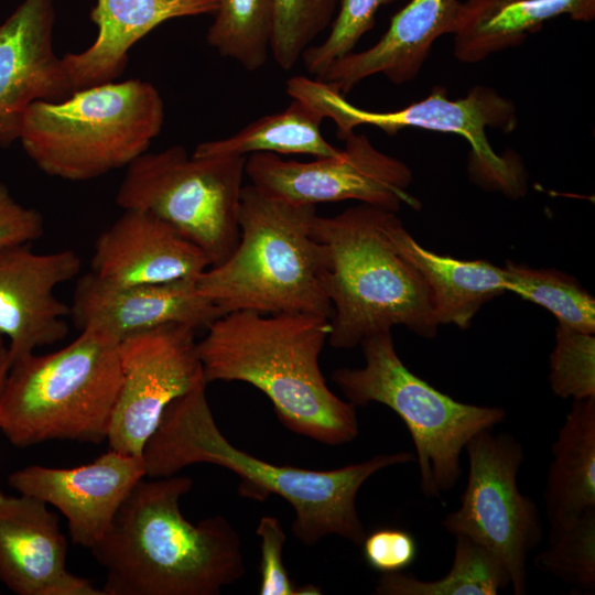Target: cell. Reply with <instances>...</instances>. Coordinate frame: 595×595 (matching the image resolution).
<instances>
[{"mask_svg": "<svg viewBox=\"0 0 595 595\" xmlns=\"http://www.w3.org/2000/svg\"><path fill=\"white\" fill-rule=\"evenodd\" d=\"M203 383L172 401L143 447L145 477L176 475L197 463L218 465L240 478V496L264 501L278 495L293 508L294 537L307 547L336 534L361 544L366 531L356 508L357 494L375 473L412 462L409 452L378 454L329 470L275 465L234 446L217 426Z\"/></svg>", "mask_w": 595, "mask_h": 595, "instance_id": "obj_1", "label": "cell"}, {"mask_svg": "<svg viewBox=\"0 0 595 595\" xmlns=\"http://www.w3.org/2000/svg\"><path fill=\"white\" fill-rule=\"evenodd\" d=\"M144 478L91 549L106 570L105 595H218L239 581L246 566L237 530L220 515L194 524L180 509L193 479Z\"/></svg>", "mask_w": 595, "mask_h": 595, "instance_id": "obj_2", "label": "cell"}, {"mask_svg": "<svg viewBox=\"0 0 595 595\" xmlns=\"http://www.w3.org/2000/svg\"><path fill=\"white\" fill-rule=\"evenodd\" d=\"M206 329L197 354L207 383L253 386L285 428L317 442L342 445L357 437L356 407L328 388L320 367L328 318L239 311L219 316Z\"/></svg>", "mask_w": 595, "mask_h": 595, "instance_id": "obj_3", "label": "cell"}, {"mask_svg": "<svg viewBox=\"0 0 595 595\" xmlns=\"http://www.w3.org/2000/svg\"><path fill=\"white\" fill-rule=\"evenodd\" d=\"M390 213L359 204L313 219V235L326 250L323 288L333 309L327 342L334 348H354L398 325L421 337L436 335L429 290L388 235Z\"/></svg>", "mask_w": 595, "mask_h": 595, "instance_id": "obj_4", "label": "cell"}, {"mask_svg": "<svg viewBox=\"0 0 595 595\" xmlns=\"http://www.w3.org/2000/svg\"><path fill=\"white\" fill-rule=\"evenodd\" d=\"M314 205L288 203L244 185L239 240L221 263L196 278L197 292L221 315L250 311L298 313L329 320L323 288L325 247L313 235Z\"/></svg>", "mask_w": 595, "mask_h": 595, "instance_id": "obj_5", "label": "cell"}, {"mask_svg": "<svg viewBox=\"0 0 595 595\" xmlns=\"http://www.w3.org/2000/svg\"><path fill=\"white\" fill-rule=\"evenodd\" d=\"M79 332L56 351L33 353L10 366L0 431L12 445L107 440L121 382L120 342L97 327Z\"/></svg>", "mask_w": 595, "mask_h": 595, "instance_id": "obj_6", "label": "cell"}, {"mask_svg": "<svg viewBox=\"0 0 595 595\" xmlns=\"http://www.w3.org/2000/svg\"><path fill=\"white\" fill-rule=\"evenodd\" d=\"M164 102L149 82H109L24 113L19 140L45 174L88 181L127 167L147 152L164 122Z\"/></svg>", "mask_w": 595, "mask_h": 595, "instance_id": "obj_7", "label": "cell"}, {"mask_svg": "<svg viewBox=\"0 0 595 595\" xmlns=\"http://www.w3.org/2000/svg\"><path fill=\"white\" fill-rule=\"evenodd\" d=\"M360 346L365 366L338 368L333 381L355 407L381 403L402 419L415 448L421 493L441 498L462 476L468 441L501 423L505 409L464 403L435 389L403 364L391 332L368 336Z\"/></svg>", "mask_w": 595, "mask_h": 595, "instance_id": "obj_8", "label": "cell"}, {"mask_svg": "<svg viewBox=\"0 0 595 595\" xmlns=\"http://www.w3.org/2000/svg\"><path fill=\"white\" fill-rule=\"evenodd\" d=\"M246 160L245 155H188L183 145L144 152L127 166L116 203L162 219L196 246L210 267L217 266L239 240Z\"/></svg>", "mask_w": 595, "mask_h": 595, "instance_id": "obj_9", "label": "cell"}, {"mask_svg": "<svg viewBox=\"0 0 595 595\" xmlns=\"http://www.w3.org/2000/svg\"><path fill=\"white\" fill-rule=\"evenodd\" d=\"M286 94L331 119L343 139L360 126L376 127L389 136L418 128L464 138L470 147L469 173L482 187L519 198L527 191L526 171L516 155H499L491 148L487 129L509 133L518 125L515 102L493 87L477 85L458 99H450L443 87L392 111H371L349 102L344 95L317 78L294 76L286 80Z\"/></svg>", "mask_w": 595, "mask_h": 595, "instance_id": "obj_10", "label": "cell"}, {"mask_svg": "<svg viewBox=\"0 0 595 595\" xmlns=\"http://www.w3.org/2000/svg\"><path fill=\"white\" fill-rule=\"evenodd\" d=\"M465 450L469 467L461 506L442 526L491 551L507 567L512 593L524 595L527 559L541 542L543 527L536 502L517 484L523 447L513 435L486 429Z\"/></svg>", "mask_w": 595, "mask_h": 595, "instance_id": "obj_11", "label": "cell"}, {"mask_svg": "<svg viewBox=\"0 0 595 595\" xmlns=\"http://www.w3.org/2000/svg\"><path fill=\"white\" fill-rule=\"evenodd\" d=\"M342 140L338 154L307 162L249 154L246 176L266 195L298 205L353 199L393 213L421 208L409 192L413 173L407 163L378 150L365 133L351 131Z\"/></svg>", "mask_w": 595, "mask_h": 595, "instance_id": "obj_12", "label": "cell"}, {"mask_svg": "<svg viewBox=\"0 0 595 595\" xmlns=\"http://www.w3.org/2000/svg\"><path fill=\"white\" fill-rule=\"evenodd\" d=\"M196 332L166 324L120 342L121 382L106 440L109 448L141 458L167 405L207 383Z\"/></svg>", "mask_w": 595, "mask_h": 595, "instance_id": "obj_13", "label": "cell"}, {"mask_svg": "<svg viewBox=\"0 0 595 595\" xmlns=\"http://www.w3.org/2000/svg\"><path fill=\"white\" fill-rule=\"evenodd\" d=\"M30 245L0 250V335L9 340L10 366L68 335L71 309L54 291L82 268L72 249L40 253Z\"/></svg>", "mask_w": 595, "mask_h": 595, "instance_id": "obj_14", "label": "cell"}, {"mask_svg": "<svg viewBox=\"0 0 595 595\" xmlns=\"http://www.w3.org/2000/svg\"><path fill=\"white\" fill-rule=\"evenodd\" d=\"M144 477L140 457L109 448L94 462L72 468L25 466L11 473L8 483L17 493L56 508L67 519L72 542L91 550Z\"/></svg>", "mask_w": 595, "mask_h": 595, "instance_id": "obj_15", "label": "cell"}, {"mask_svg": "<svg viewBox=\"0 0 595 595\" xmlns=\"http://www.w3.org/2000/svg\"><path fill=\"white\" fill-rule=\"evenodd\" d=\"M53 0H23L0 24V147L19 140L24 113L74 89L53 48Z\"/></svg>", "mask_w": 595, "mask_h": 595, "instance_id": "obj_16", "label": "cell"}, {"mask_svg": "<svg viewBox=\"0 0 595 595\" xmlns=\"http://www.w3.org/2000/svg\"><path fill=\"white\" fill-rule=\"evenodd\" d=\"M195 281L122 285L89 271L76 281L69 317L78 331L97 327L118 342L166 324L206 328L221 313Z\"/></svg>", "mask_w": 595, "mask_h": 595, "instance_id": "obj_17", "label": "cell"}, {"mask_svg": "<svg viewBox=\"0 0 595 595\" xmlns=\"http://www.w3.org/2000/svg\"><path fill=\"white\" fill-rule=\"evenodd\" d=\"M66 559L67 540L48 505L0 490V581L18 595H105L68 571Z\"/></svg>", "mask_w": 595, "mask_h": 595, "instance_id": "obj_18", "label": "cell"}, {"mask_svg": "<svg viewBox=\"0 0 595 595\" xmlns=\"http://www.w3.org/2000/svg\"><path fill=\"white\" fill-rule=\"evenodd\" d=\"M210 263L193 244L156 216L122 215L96 239L90 271L115 284H158L196 279Z\"/></svg>", "mask_w": 595, "mask_h": 595, "instance_id": "obj_19", "label": "cell"}, {"mask_svg": "<svg viewBox=\"0 0 595 595\" xmlns=\"http://www.w3.org/2000/svg\"><path fill=\"white\" fill-rule=\"evenodd\" d=\"M459 8V0H410L374 45L337 58L317 79L344 96L377 74L394 85L414 79L435 41L454 33Z\"/></svg>", "mask_w": 595, "mask_h": 595, "instance_id": "obj_20", "label": "cell"}, {"mask_svg": "<svg viewBox=\"0 0 595 595\" xmlns=\"http://www.w3.org/2000/svg\"><path fill=\"white\" fill-rule=\"evenodd\" d=\"M215 9L216 0H96L90 10L95 41L63 56L74 91L115 82L126 69L131 47L163 22L213 15Z\"/></svg>", "mask_w": 595, "mask_h": 595, "instance_id": "obj_21", "label": "cell"}, {"mask_svg": "<svg viewBox=\"0 0 595 595\" xmlns=\"http://www.w3.org/2000/svg\"><path fill=\"white\" fill-rule=\"evenodd\" d=\"M387 231L400 255L423 279L439 325L467 328L483 304L507 291L504 268L425 249L404 228L397 213L389 214Z\"/></svg>", "mask_w": 595, "mask_h": 595, "instance_id": "obj_22", "label": "cell"}, {"mask_svg": "<svg viewBox=\"0 0 595 595\" xmlns=\"http://www.w3.org/2000/svg\"><path fill=\"white\" fill-rule=\"evenodd\" d=\"M576 22L595 18V0H464L453 33L457 61L477 63L519 46L530 33L559 17Z\"/></svg>", "mask_w": 595, "mask_h": 595, "instance_id": "obj_23", "label": "cell"}, {"mask_svg": "<svg viewBox=\"0 0 595 595\" xmlns=\"http://www.w3.org/2000/svg\"><path fill=\"white\" fill-rule=\"evenodd\" d=\"M543 493L550 524L595 508V397L573 400L551 446Z\"/></svg>", "mask_w": 595, "mask_h": 595, "instance_id": "obj_24", "label": "cell"}, {"mask_svg": "<svg viewBox=\"0 0 595 595\" xmlns=\"http://www.w3.org/2000/svg\"><path fill=\"white\" fill-rule=\"evenodd\" d=\"M323 117L301 100L282 111L258 118L238 132L196 145L194 155H245L267 152L325 158L338 154L321 132Z\"/></svg>", "mask_w": 595, "mask_h": 595, "instance_id": "obj_25", "label": "cell"}, {"mask_svg": "<svg viewBox=\"0 0 595 595\" xmlns=\"http://www.w3.org/2000/svg\"><path fill=\"white\" fill-rule=\"evenodd\" d=\"M455 536L454 559L441 578L422 581L401 572L378 580V595H496L510 585L505 564L491 551L465 534Z\"/></svg>", "mask_w": 595, "mask_h": 595, "instance_id": "obj_26", "label": "cell"}, {"mask_svg": "<svg viewBox=\"0 0 595 595\" xmlns=\"http://www.w3.org/2000/svg\"><path fill=\"white\" fill-rule=\"evenodd\" d=\"M206 42L249 72L264 66L271 48L273 0H216Z\"/></svg>", "mask_w": 595, "mask_h": 595, "instance_id": "obj_27", "label": "cell"}, {"mask_svg": "<svg viewBox=\"0 0 595 595\" xmlns=\"http://www.w3.org/2000/svg\"><path fill=\"white\" fill-rule=\"evenodd\" d=\"M506 290L552 313L559 324L595 333V299L573 277L554 269H536L508 261Z\"/></svg>", "mask_w": 595, "mask_h": 595, "instance_id": "obj_28", "label": "cell"}, {"mask_svg": "<svg viewBox=\"0 0 595 595\" xmlns=\"http://www.w3.org/2000/svg\"><path fill=\"white\" fill-rule=\"evenodd\" d=\"M534 566L582 593L595 591V508L573 520L550 524L548 545Z\"/></svg>", "mask_w": 595, "mask_h": 595, "instance_id": "obj_29", "label": "cell"}, {"mask_svg": "<svg viewBox=\"0 0 595 595\" xmlns=\"http://www.w3.org/2000/svg\"><path fill=\"white\" fill-rule=\"evenodd\" d=\"M270 54L283 71L292 69L312 42L328 26L340 0H273Z\"/></svg>", "mask_w": 595, "mask_h": 595, "instance_id": "obj_30", "label": "cell"}, {"mask_svg": "<svg viewBox=\"0 0 595 595\" xmlns=\"http://www.w3.org/2000/svg\"><path fill=\"white\" fill-rule=\"evenodd\" d=\"M550 387L562 399L595 397V336L559 324L550 355Z\"/></svg>", "mask_w": 595, "mask_h": 595, "instance_id": "obj_31", "label": "cell"}, {"mask_svg": "<svg viewBox=\"0 0 595 595\" xmlns=\"http://www.w3.org/2000/svg\"><path fill=\"white\" fill-rule=\"evenodd\" d=\"M389 0H340L326 39L311 45L301 61L309 74L318 78L337 58L354 51L375 24L378 9Z\"/></svg>", "mask_w": 595, "mask_h": 595, "instance_id": "obj_32", "label": "cell"}, {"mask_svg": "<svg viewBox=\"0 0 595 595\" xmlns=\"http://www.w3.org/2000/svg\"><path fill=\"white\" fill-rule=\"evenodd\" d=\"M256 533L261 541L260 595H318L320 587L306 585L296 587L290 580L283 563V548L286 534L279 519L263 516Z\"/></svg>", "mask_w": 595, "mask_h": 595, "instance_id": "obj_33", "label": "cell"}, {"mask_svg": "<svg viewBox=\"0 0 595 595\" xmlns=\"http://www.w3.org/2000/svg\"><path fill=\"white\" fill-rule=\"evenodd\" d=\"M363 552L367 564L376 571L401 572L416 559L418 545L413 536L399 528H380L366 534Z\"/></svg>", "mask_w": 595, "mask_h": 595, "instance_id": "obj_34", "label": "cell"}, {"mask_svg": "<svg viewBox=\"0 0 595 595\" xmlns=\"http://www.w3.org/2000/svg\"><path fill=\"white\" fill-rule=\"evenodd\" d=\"M44 234L42 214L20 204L8 186L0 182V250L24 244H32Z\"/></svg>", "mask_w": 595, "mask_h": 595, "instance_id": "obj_35", "label": "cell"}, {"mask_svg": "<svg viewBox=\"0 0 595 595\" xmlns=\"http://www.w3.org/2000/svg\"><path fill=\"white\" fill-rule=\"evenodd\" d=\"M10 368L7 346L0 349V397Z\"/></svg>", "mask_w": 595, "mask_h": 595, "instance_id": "obj_36", "label": "cell"}, {"mask_svg": "<svg viewBox=\"0 0 595 595\" xmlns=\"http://www.w3.org/2000/svg\"><path fill=\"white\" fill-rule=\"evenodd\" d=\"M3 337L0 335V349L4 348Z\"/></svg>", "mask_w": 595, "mask_h": 595, "instance_id": "obj_37", "label": "cell"}]
</instances>
